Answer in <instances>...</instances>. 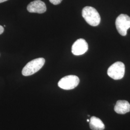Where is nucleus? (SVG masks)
Wrapping results in <instances>:
<instances>
[{
    "label": "nucleus",
    "instance_id": "obj_5",
    "mask_svg": "<svg viewBox=\"0 0 130 130\" xmlns=\"http://www.w3.org/2000/svg\"><path fill=\"white\" fill-rule=\"evenodd\" d=\"M79 83V79L75 75H68L62 78L59 81L58 85L64 90H71L76 88Z\"/></svg>",
    "mask_w": 130,
    "mask_h": 130
},
{
    "label": "nucleus",
    "instance_id": "obj_4",
    "mask_svg": "<svg viewBox=\"0 0 130 130\" xmlns=\"http://www.w3.org/2000/svg\"><path fill=\"white\" fill-rule=\"evenodd\" d=\"M118 32L122 36H126L127 32L130 28V17L127 14H121L117 18L115 22Z\"/></svg>",
    "mask_w": 130,
    "mask_h": 130
},
{
    "label": "nucleus",
    "instance_id": "obj_7",
    "mask_svg": "<svg viewBox=\"0 0 130 130\" xmlns=\"http://www.w3.org/2000/svg\"><path fill=\"white\" fill-rule=\"evenodd\" d=\"M27 10L30 13L42 14L46 12V6L41 0H35L30 3L27 6Z\"/></svg>",
    "mask_w": 130,
    "mask_h": 130
},
{
    "label": "nucleus",
    "instance_id": "obj_11",
    "mask_svg": "<svg viewBox=\"0 0 130 130\" xmlns=\"http://www.w3.org/2000/svg\"><path fill=\"white\" fill-rule=\"evenodd\" d=\"M4 28L3 26L0 25V35L4 32Z\"/></svg>",
    "mask_w": 130,
    "mask_h": 130
},
{
    "label": "nucleus",
    "instance_id": "obj_3",
    "mask_svg": "<svg viewBox=\"0 0 130 130\" xmlns=\"http://www.w3.org/2000/svg\"><path fill=\"white\" fill-rule=\"evenodd\" d=\"M107 74L115 80L123 78L125 74V65L121 62H115L108 69Z\"/></svg>",
    "mask_w": 130,
    "mask_h": 130
},
{
    "label": "nucleus",
    "instance_id": "obj_6",
    "mask_svg": "<svg viewBox=\"0 0 130 130\" xmlns=\"http://www.w3.org/2000/svg\"><path fill=\"white\" fill-rule=\"evenodd\" d=\"M88 45L84 39H79L72 45L71 52L75 56L82 55L88 51Z\"/></svg>",
    "mask_w": 130,
    "mask_h": 130
},
{
    "label": "nucleus",
    "instance_id": "obj_10",
    "mask_svg": "<svg viewBox=\"0 0 130 130\" xmlns=\"http://www.w3.org/2000/svg\"><path fill=\"white\" fill-rule=\"evenodd\" d=\"M50 3L54 5H57L60 4L62 0H49Z\"/></svg>",
    "mask_w": 130,
    "mask_h": 130
},
{
    "label": "nucleus",
    "instance_id": "obj_1",
    "mask_svg": "<svg viewBox=\"0 0 130 130\" xmlns=\"http://www.w3.org/2000/svg\"><path fill=\"white\" fill-rule=\"evenodd\" d=\"M82 15L86 22L92 26H97L100 23V15L98 11L93 7H84L82 10Z\"/></svg>",
    "mask_w": 130,
    "mask_h": 130
},
{
    "label": "nucleus",
    "instance_id": "obj_2",
    "mask_svg": "<svg viewBox=\"0 0 130 130\" xmlns=\"http://www.w3.org/2000/svg\"><path fill=\"white\" fill-rule=\"evenodd\" d=\"M45 61L44 58L40 57L29 62L24 67L22 71V74L25 76H28L35 74L42 69L44 65Z\"/></svg>",
    "mask_w": 130,
    "mask_h": 130
},
{
    "label": "nucleus",
    "instance_id": "obj_8",
    "mask_svg": "<svg viewBox=\"0 0 130 130\" xmlns=\"http://www.w3.org/2000/svg\"><path fill=\"white\" fill-rule=\"evenodd\" d=\"M114 110L119 114H124L130 111V104L126 100H118L114 107Z\"/></svg>",
    "mask_w": 130,
    "mask_h": 130
},
{
    "label": "nucleus",
    "instance_id": "obj_13",
    "mask_svg": "<svg viewBox=\"0 0 130 130\" xmlns=\"http://www.w3.org/2000/svg\"><path fill=\"white\" fill-rule=\"evenodd\" d=\"M87 121L88 122H90V121H89V120H87Z\"/></svg>",
    "mask_w": 130,
    "mask_h": 130
},
{
    "label": "nucleus",
    "instance_id": "obj_12",
    "mask_svg": "<svg viewBox=\"0 0 130 130\" xmlns=\"http://www.w3.org/2000/svg\"><path fill=\"white\" fill-rule=\"evenodd\" d=\"M8 1V0H0V3L5 2H6V1Z\"/></svg>",
    "mask_w": 130,
    "mask_h": 130
},
{
    "label": "nucleus",
    "instance_id": "obj_9",
    "mask_svg": "<svg viewBox=\"0 0 130 130\" xmlns=\"http://www.w3.org/2000/svg\"><path fill=\"white\" fill-rule=\"evenodd\" d=\"M89 122V125L91 130H104L105 129V125L102 121L96 117H92Z\"/></svg>",
    "mask_w": 130,
    "mask_h": 130
}]
</instances>
